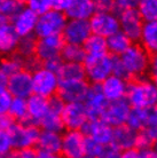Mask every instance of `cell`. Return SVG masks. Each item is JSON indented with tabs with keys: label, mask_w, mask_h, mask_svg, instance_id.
<instances>
[{
	"label": "cell",
	"mask_w": 157,
	"mask_h": 158,
	"mask_svg": "<svg viewBox=\"0 0 157 158\" xmlns=\"http://www.w3.org/2000/svg\"><path fill=\"white\" fill-rule=\"evenodd\" d=\"M143 132L151 139L154 144L157 146V114L155 112V110H154L153 116L150 117V119L147 123Z\"/></svg>",
	"instance_id": "60d3db41"
},
{
	"label": "cell",
	"mask_w": 157,
	"mask_h": 158,
	"mask_svg": "<svg viewBox=\"0 0 157 158\" xmlns=\"http://www.w3.org/2000/svg\"><path fill=\"white\" fill-rule=\"evenodd\" d=\"M23 67H24V70H27V71L32 73L36 70H38L39 68L43 67V62L36 55H32L23 59Z\"/></svg>",
	"instance_id": "ee69618b"
},
{
	"label": "cell",
	"mask_w": 157,
	"mask_h": 158,
	"mask_svg": "<svg viewBox=\"0 0 157 158\" xmlns=\"http://www.w3.org/2000/svg\"><path fill=\"white\" fill-rule=\"evenodd\" d=\"M60 80L57 73L46 67H41L32 72V88L33 94L39 95L45 99H52L57 95Z\"/></svg>",
	"instance_id": "277c9868"
},
{
	"label": "cell",
	"mask_w": 157,
	"mask_h": 158,
	"mask_svg": "<svg viewBox=\"0 0 157 158\" xmlns=\"http://www.w3.org/2000/svg\"><path fill=\"white\" fill-rule=\"evenodd\" d=\"M121 158H141V154H140V150H138L137 148H133V149L122 151Z\"/></svg>",
	"instance_id": "c3c4849f"
},
{
	"label": "cell",
	"mask_w": 157,
	"mask_h": 158,
	"mask_svg": "<svg viewBox=\"0 0 157 158\" xmlns=\"http://www.w3.org/2000/svg\"><path fill=\"white\" fill-rule=\"evenodd\" d=\"M62 120L66 131H83L90 116L84 103H67L62 111Z\"/></svg>",
	"instance_id": "ba28073f"
},
{
	"label": "cell",
	"mask_w": 157,
	"mask_h": 158,
	"mask_svg": "<svg viewBox=\"0 0 157 158\" xmlns=\"http://www.w3.org/2000/svg\"><path fill=\"white\" fill-rule=\"evenodd\" d=\"M85 142L86 136L82 131H64L61 156L63 158H83L85 156Z\"/></svg>",
	"instance_id": "30bf717a"
},
{
	"label": "cell",
	"mask_w": 157,
	"mask_h": 158,
	"mask_svg": "<svg viewBox=\"0 0 157 158\" xmlns=\"http://www.w3.org/2000/svg\"><path fill=\"white\" fill-rule=\"evenodd\" d=\"M63 13L68 20L90 21L96 13L95 1L93 0H64Z\"/></svg>",
	"instance_id": "e0dca14e"
},
{
	"label": "cell",
	"mask_w": 157,
	"mask_h": 158,
	"mask_svg": "<svg viewBox=\"0 0 157 158\" xmlns=\"http://www.w3.org/2000/svg\"><path fill=\"white\" fill-rule=\"evenodd\" d=\"M141 158H157V149L156 148H150L146 150L140 151Z\"/></svg>",
	"instance_id": "f907efd6"
},
{
	"label": "cell",
	"mask_w": 157,
	"mask_h": 158,
	"mask_svg": "<svg viewBox=\"0 0 157 158\" xmlns=\"http://www.w3.org/2000/svg\"><path fill=\"white\" fill-rule=\"evenodd\" d=\"M91 35H92V29L90 25V21L68 20L67 25L63 30L62 37L66 44L83 46Z\"/></svg>",
	"instance_id": "4fadbf2b"
},
{
	"label": "cell",
	"mask_w": 157,
	"mask_h": 158,
	"mask_svg": "<svg viewBox=\"0 0 157 158\" xmlns=\"http://www.w3.org/2000/svg\"><path fill=\"white\" fill-rule=\"evenodd\" d=\"M84 104L87 109L90 119H100L106 111L109 102L102 94L100 85H91V89Z\"/></svg>",
	"instance_id": "ffe728a7"
},
{
	"label": "cell",
	"mask_w": 157,
	"mask_h": 158,
	"mask_svg": "<svg viewBox=\"0 0 157 158\" xmlns=\"http://www.w3.org/2000/svg\"><path fill=\"white\" fill-rule=\"evenodd\" d=\"M154 110H155V112L157 114V102H156V104H155V107H154Z\"/></svg>",
	"instance_id": "680465c9"
},
{
	"label": "cell",
	"mask_w": 157,
	"mask_h": 158,
	"mask_svg": "<svg viewBox=\"0 0 157 158\" xmlns=\"http://www.w3.org/2000/svg\"><path fill=\"white\" fill-rule=\"evenodd\" d=\"M154 142L151 141V139L143 131L139 132L137 139V144H135V148L138 150H146V149H150V148H154Z\"/></svg>",
	"instance_id": "7bdbcfd3"
},
{
	"label": "cell",
	"mask_w": 157,
	"mask_h": 158,
	"mask_svg": "<svg viewBox=\"0 0 157 158\" xmlns=\"http://www.w3.org/2000/svg\"><path fill=\"white\" fill-rule=\"evenodd\" d=\"M150 56L139 43H134L122 56H119L130 81L147 77V73H149Z\"/></svg>",
	"instance_id": "7a4b0ae2"
},
{
	"label": "cell",
	"mask_w": 157,
	"mask_h": 158,
	"mask_svg": "<svg viewBox=\"0 0 157 158\" xmlns=\"http://www.w3.org/2000/svg\"><path fill=\"white\" fill-rule=\"evenodd\" d=\"M139 44L150 55L157 54V22L145 23Z\"/></svg>",
	"instance_id": "4316f807"
},
{
	"label": "cell",
	"mask_w": 157,
	"mask_h": 158,
	"mask_svg": "<svg viewBox=\"0 0 157 158\" xmlns=\"http://www.w3.org/2000/svg\"><path fill=\"white\" fill-rule=\"evenodd\" d=\"M86 80L91 85H101V84L114 75V56L110 54L103 56H86L84 61Z\"/></svg>",
	"instance_id": "3957f363"
},
{
	"label": "cell",
	"mask_w": 157,
	"mask_h": 158,
	"mask_svg": "<svg viewBox=\"0 0 157 158\" xmlns=\"http://www.w3.org/2000/svg\"><path fill=\"white\" fill-rule=\"evenodd\" d=\"M27 102L28 115H29V120L27 124L39 127L40 122L43 120V118L48 112V108H49L48 99L41 98L39 95L32 94L29 99H27Z\"/></svg>",
	"instance_id": "44dd1931"
},
{
	"label": "cell",
	"mask_w": 157,
	"mask_h": 158,
	"mask_svg": "<svg viewBox=\"0 0 157 158\" xmlns=\"http://www.w3.org/2000/svg\"><path fill=\"white\" fill-rule=\"evenodd\" d=\"M13 99H14L13 95L8 92L7 88L0 89V116L8 115Z\"/></svg>",
	"instance_id": "74e56055"
},
{
	"label": "cell",
	"mask_w": 157,
	"mask_h": 158,
	"mask_svg": "<svg viewBox=\"0 0 157 158\" xmlns=\"http://www.w3.org/2000/svg\"><path fill=\"white\" fill-rule=\"evenodd\" d=\"M138 134H139V132L132 130L127 125L115 127L111 146H114L115 148H117L118 150L121 151L133 149L137 144Z\"/></svg>",
	"instance_id": "7402d4cb"
},
{
	"label": "cell",
	"mask_w": 157,
	"mask_h": 158,
	"mask_svg": "<svg viewBox=\"0 0 157 158\" xmlns=\"http://www.w3.org/2000/svg\"><path fill=\"white\" fill-rule=\"evenodd\" d=\"M154 114V109H134L132 108L126 125L137 132L145 130L146 125Z\"/></svg>",
	"instance_id": "f1b7e54d"
},
{
	"label": "cell",
	"mask_w": 157,
	"mask_h": 158,
	"mask_svg": "<svg viewBox=\"0 0 157 158\" xmlns=\"http://www.w3.org/2000/svg\"><path fill=\"white\" fill-rule=\"evenodd\" d=\"M61 59L63 62H74V63H84L86 59V53L83 46L66 44L61 52Z\"/></svg>",
	"instance_id": "1f68e13d"
},
{
	"label": "cell",
	"mask_w": 157,
	"mask_h": 158,
	"mask_svg": "<svg viewBox=\"0 0 157 158\" xmlns=\"http://www.w3.org/2000/svg\"><path fill=\"white\" fill-rule=\"evenodd\" d=\"M6 88L13 95V98L29 99L33 94L32 73L27 70H21L20 72L11 76L7 80Z\"/></svg>",
	"instance_id": "9a60e30c"
},
{
	"label": "cell",
	"mask_w": 157,
	"mask_h": 158,
	"mask_svg": "<svg viewBox=\"0 0 157 158\" xmlns=\"http://www.w3.org/2000/svg\"><path fill=\"white\" fill-rule=\"evenodd\" d=\"M107 44H108V52H109L110 55L115 56V57H119L134 43L122 31H118L117 33H115L107 39Z\"/></svg>",
	"instance_id": "484cf974"
},
{
	"label": "cell",
	"mask_w": 157,
	"mask_h": 158,
	"mask_svg": "<svg viewBox=\"0 0 157 158\" xmlns=\"http://www.w3.org/2000/svg\"><path fill=\"white\" fill-rule=\"evenodd\" d=\"M21 70H24L23 67V57H21L19 54H13L8 56H1L0 57V71L6 77L15 75Z\"/></svg>",
	"instance_id": "f546056e"
},
{
	"label": "cell",
	"mask_w": 157,
	"mask_h": 158,
	"mask_svg": "<svg viewBox=\"0 0 157 158\" xmlns=\"http://www.w3.org/2000/svg\"><path fill=\"white\" fill-rule=\"evenodd\" d=\"M37 158H63L61 155L56 154H49V152H44V151H39L37 152Z\"/></svg>",
	"instance_id": "816d5d0a"
},
{
	"label": "cell",
	"mask_w": 157,
	"mask_h": 158,
	"mask_svg": "<svg viewBox=\"0 0 157 158\" xmlns=\"http://www.w3.org/2000/svg\"><path fill=\"white\" fill-rule=\"evenodd\" d=\"M91 89V84L85 80H76L60 83L57 95L66 103H84L86 100L88 92Z\"/></svg>",
	"instance_id": "8fae6325"
},
{
	"label": "cell",
	"mask_w": 157,
	"mask_h": 158,
	"mask_svg": "<svg viewBox=\"0 0 157 158\" xmlns=\"http://www.w3.org/2000/svg\"><path fill=\"white\" fill-rule=\"evenodd\" d=\"M60 83L67 81H76V80H85V68L83 63H74V62H63L56 72Z\"/></svg>",
	"instance_id": "d4e9b609"
},
{
	"label": "cell",
	"mask_w": 157,
	"mask_h": 158,
	"mask_svg": "<svg viewBox=\"0 0 157 158\" xmlns=\"http://www.w3.org/2000/svg\"><path fill=\"white\" fill-rule=\"evenodd\" d=\"M83 48L86 53V56H103L109 54L106 38L93 33L83 45Z\"/></svg>",
	"instance_id": "83f0119b"
},
{
	"label": "cell",
	"mask_w": 157,
	"mask_h": 158,
	"mask_svg": "<svg viewBox=\"0 0 157 158\" xmlns=\"http://www.w3.org/2000/svg\"><path fill=\"white\" fill-rule=\"evenodd\" d=\"M67 23L68 19L64 13L57 9H52L43 16H39L35 36L37 37V39H40L62 35Z\"/></svg>",
	"instance_id": "5b68a950"
},
{
	"label": "cell",
	"mask_w": 157,
	"mask_h": 158,
	"mask_svg": "<svg viewBox=\"0 0 157 158\" xmlns=\"http://www.w3.org/2000/svg\"><path fill=\"white\" fill-rule=\"evenodd\" d=\"M0 158H13V151L12 152H9V154L0 155Z\"/></svg>",
	"instance_id": "11a10c76"
},
{
	"label": "cell",
	"mask_w": 157,
	"mask_h": 158,
	"mask_svg": "<svg viewBox=\"0 0 157 158\" xmlns=\"http://www.w3.org/2000/svg\"><path fill=\"white\" fill-rule=\"evenodd\" d=\"M121 154H122V151L110 144V146L104 147L103 152L99 158H121Z\"/></svg>",
	"instance_id": "bcb514c9"
},
{
	"label": "cell",
	"mask_w": 157,
	"mask_h": 158,
	"mask_svg": "<svg viewBox=\"0 0 157 158\" xmlns=\"http://www.w3.org/2000/svg\"><path fill=\"white\" fill-rule=\"evenodd\" d=\"M103 149H104V146L86 138V142H85V155L86 156H92V157L99 158L103 152Z\"/></svg>",
	"instance_id": "ab89813d"
},
{
	"label": "cell",
	"mask_w": 157,
	"mask_h": 158,
	"mask_svg": "<svg viewBox=\"0 0 157 158\" xmlns=\"http://www.w3.org/2000/svg\"><path fill=\"white\" fill-rule=\"evenodd\" d=\"M151 79H153V83H154V85H155V87H156V89H157V76L151 77Z\"/></svg>",
	"instance_id": "9f6ffc18"
},
{
	"label": "cell",
	"mask_w": 157,
	"mask_h": 158,
	"mask_svg": "<svg viewBox=\"0 0 157 158\" xmlns=\"http://www.w3.org/2000/svg\"><path fill=\"white\" fill-rule=\"evenodd\" d=\"M14 150L12 136L8 131H0V155L9 154Z\"/></svg>",
	"instance_id": "f35d334b"
},
{
	"label": "cell",
	"mask_w": 157,
	"mask_h": 158,
	"mask_svg": "<svg viewBox=\"0 0 157 158\" xmlns=\"http://www.w3.org/2000/svg\"><path fill=\"white\" fill-rule=\"evenodd\" d=\"M37 152L38 150L36 148L13 150V158H37Z\"/></svg>",
	"instance_id": "f6af8a7d"
},
{
	"label": "cell",
	"mask_w": 157,
	"mask_h": 158,
	"mask_svg": "<svg viewBox=\"0 0 157 158\" xmlns=\"http://www.w3.org/2000/svg\"><path fill=\"white\" fill-rule=\"evenodd\" d=\"M7 80H8V77L2 73V72L0 71V89H4L7 87Z\"/></svg>",
	"instance_id": "db71d44e"
},
{
	"label": "cell",
	"mask_w": 157,
	"mask_h": 158,
	"mask_svg": "<svg viewBox=\"0 0 157 158\" xmlns=\"http://www.w3.org/2000/svg\"><path fill=\"white\" fill-rule=\"evenodd\" d=\"M126 100L134 109H154L157 102V89L150 77L129 81Z\"/></svg>",
	"instance_id": "6da1fadb"
},
{
	"label": "cell",
	"mask_w": 157,
	"mask_h": 158,
	"mask_svg": "<svg viewBox=\"0 0 157 158\" xmlns=\"http://www.w3.org/2000/svg\"><path fill=\"white\" fill-rule=\"evenodd\" d=\"M149 73L151 77L157 76V54L150 56V64H149Z\"/></svg>",
	"instance_id": "681fc988"
},
{
	"label": "cell",
	"mask_w": 157,
	"mask_h": 158,
	"mask_svg": "<svg viewBox=\"0 0 157 158\" xmlns=\"http://www.w3.org/2000/svg\"><path fill=\"white\" fill-rule=\"evenodd\" d=\"M36 47H37V37H24V38L20 39V44H19L16 54H19L23 59L36 55Z\"/></svg>",
	"instance_id": "d590c367"
},
{
	"label": "cell",
	"mask_w": 157,
	"mask_h": 158,
	"mask_svg": "<svg viewBox=\"0 0 157 158\" xmlns=\"http://www.w3.org/2000/svg\"><path fill=\"white\" fill-rule=\"evenodd\" d=\"M20 36L13 29L12 24L0 31V55L8 56L15 54L20 44Z\"/></svg>",
	"instance_id": "cb8c5ba5"
},
{
	"label": "cell",
	"mask_w": 157,
	"mask_h": 158,
	"mask_svg": "<svg viewBox=\"0 0 157 158\" xmlns=\"http://www.w3.org/2000/svg\"><path fill=\"white\" fill-rule=\"evenodd\" d=\"M95 6H96V12H112L114 1H111V0H96Z\"/></svg>",
	"instance_id": "7dc6e473"
},
{
	"label": "cell",
	"mask_w": 157,
	"mask_h": 158,
	"mask_svg": "<svg viewBox=\"0 0 157 158\" xmlns=\"http://www.w3.org/2000/svg\"><path fill=\"white\" fill-rule=\"evenodd\" d=\"M25 7L27 4L22 0H0V14L5 15L9 20H13Z\"/></svg>",
	"instance_id": "e575fe53"
},
{
	"label": "cell",
	"mask_w": 157,
	"mask_h": 158,
	"mask_svg": "<svg viewBox=\"0 0 157 158\" xmlns=\"http://www.w3.org/2000/svg\"><path fill=\"white\" fill-rule=\"evenodd\" d=\"M25 4L28 8H30L38 16H43L44 14L54 9L53 0H28L25 1Z\"/></svg>",
	"instance_id": "8d00e7d4"
},
{
	"label": "cell",
	"mask_w": 157,
	"mask_h": 158,
	"mask_svg": "<svg viewBox=\"0 0 157 158\" xmlns=\"http://www.w3.org/2000/svg\"><path fill=\"white\" fill-rule=\"evenodd\" d=\"M86 138L93 140L95 142L100 143L107 147L111 144L114 127L108 125L102 119H90L85 127L82 131Z\"/></svg>",
	"instance_id": "5bb4252c"
},
{
	"label": "cell",
	"mask_w": 157,
	"mask_h": 158,
	"mask_svg": "<svg viewBox=\"0 0 157 158\" xmlns=\"http://www.w3.org/2000/svg\"><path fill=\"white\" fill-rule=\"evenodd\" d=\"M9 24H11V20L5 15H2V14H0V31L6 28L7 25H9Z\"/></svg>",
	"instance_id": "f5cc1de1"
},
{
	"label": "cell",
	"mask_w": 157,
	"mask_h": 158,
	"mask_svg": "<svg viewBox=\"0 0 157 158\" xmlns=\"http://www.w3.org/2000/svg\"><path fill=\"white\" fill-rule=\"evenodd\" d=\"M131 110H132V107L126 99L116 101V102H109L101 119L114 128L123 126V125H126Z\"/></svg>",
	"instance_id": "2e32d148"
},
{
	"label": "cell",
	"mask_w": 157,
	"mask_h": 158,
	"mask_svg": "<svg viewBox=\"0 0 157 158\" xmlns=\"http://www.w3.org/2000/svg\"><path fill=\"white\" fill-rule=\"evenodd\" d=\"M137 8L145 23L157 22V0H141Z\"/></svg>",
	"instance_id": "836d02e7"
},
{
	"label": "cell",
	"mask_w": 157,
	"mask_h": 158,
	"mask_svg": "<svg viewBox=\"0 0 157 158\" xmlns=\"http://www.w3.org/2000/svg\"><path fill=\"white\" fill-rule=\"evenodd\" d=\"M121 31L129 37L133 43H139L145 27V22L140 16L138 8H131L124 10L118 15Z\"/></svg>",
	"instance_id": "9c48e42d"
},
{
	"label": "cell",
	"mask_w": 157,
	"mask_h": 158,
	"mask_svg": "<svg viewBox=\"0 0 157 158\" xmlns=\"http://www.w3.org/2000/svg\"><path fill=\"white\" fill-rule=\"evenodd\" d=\"M39 127L41 131H49V132H56V133H63L66 131L64 125H63L62 115L52 112L49 110L47 115L40 122Z\"/></svg>",
	"instance_id": "d6a6232c"
},
{
	"label": "cell",
	"mask_w": 157,
	"mask_h": 158,
	"mask_svg": "<svg viewBox=\"0 0 157 158\" xmlns=\"http://www.w3.org/2000/svg\"><path fill=\"white\" fill-rule=\"evenodd\" d=\"M100 88L108 102H116L126 99L129 81L118 76L111 75L100 85Z\"/></svg>",
	"instance_id": "d6986e66"
},
{
	"label": "cell",
	"mask_w": 157,
	"mask_h": 158,
	"mask_svg": "<svg viewBox=\"0 0 157 158\" xmlns=\"http://www.w3.org/2000/svg\"><path fill=\"white\" fill-rule=\"evenodd\" d=\"M139 1H133V0H116L114 1V9L112 13L116 15H119L124 10L131 9V8H137Z\"/></svg>",
	"instance_id": "b9f144b4"
},
{
	"label": "cell",
	"mask_w": 157,
	"mask_h": 158,
	"mask_svg": "<svg viewBox=\"0 0 157 158\" xmlns=\"http://www.w3.org/2000/svg\"><path fill=\"white\" fill-rule=\"evenodd\" d=\"M8 132L12 136L14 150H19V149L36 148L41 130L38 126L30 124L14 123Z\"/></svg>",
	"instance_id": "8992f818"
},
{
	"label": "cell",
	"mask_w": 157,
	"mask_h": 158,
	"mask_svg": "<svg viewBox=\"0 0 157 158\" xmlns=\"http://www.w3.org/2000/svg\"><path fill=\"white\" fill-rule=\"evenodd\" d=\"M90 25L93 35L106 39L121 31L119 19L112 12H96L90 20Z\"/></svg>",
	"instance_id": "52a82bcc"
},
{
	"label": "cell",
	"mask_w": 157,
	"mask_h": 158,
	"mask_svg": "<svg viewBox=\"0 0 157 158\" xmlns=\"http://www.w3.org/2000/svg\"><path fill=\"white\" fill-rule=\"evenodd\" d=\"M66 45L62 35L37 39L36 56L44 63L57 57H61V52Z\"/></svg>",
	"instance_id": "7c38bea8"
},
{
	"label": "cell",
	"mask_w": 157,
	"mask_h": 158,
	"mask_svg": "<svg viewBox=\"0 0 157 158\" xmlns=\"http://www.w3.org/2000/svg\"><path fill=\"white\" fill-rule=\"evenodd\" d=\"M83 158H98V157H92V156H86V155H85Z\"/></svg>",
	"instance_id": "6f0895ef"
},
{
	"label": "cell",
	"mask_w": 157,
	"mask_h": 158,
	"mask_svg": "<svg viewBox=\"0 0 157 158\" xmlns=\"http://www.w3.org/2000/svg\"><path fill=\"white\" fill-rule=\"evenodd\" d=\"M61 147H62V133L49 132V131H41L38 139L36 149L44 152L61 155Z\"/></svg>",
	"instance_id": "603a6c76"
},
{
	"label": "cell",
	"mask_w": 157,
	"mask_h": 158,
	"mask_svg": "<svg viewBox=\"0 0 157 158\" xmlns=\"http://www.w3.org/2000/svg\"><path fill=\"white\" fill-rule=\"evenodd\" d=\"M38 19L39 16L36 15L30 8L25 7L13 20H11V24L20 38H24L35 36Z\"/></svg>",
	"instance_id": "ac0fdd59"
},
{
	"label": "cell",
	"mask_w": 157,
	"mask_h": 158,
	"mask_svg": "<svg viewBox=\"0 0 157 158\" xmlns=\"http://www.w3.org/2000/svg\"><path fill=\"white\" fill-rule=\"evenodd\" d=\"M8 116L15 123L27 124L29 120L27 99L14 98L12 104H11V108H9V111H8Z\"/></svg>",
	"instance_id": "4dcf8cb0"
},
{
	"label": "cell",
	"mask_w": 157,
	"mask_h": 158,
	"mask_svg": "<svg viewBox=\"0 0 157 158\" xmlns=\"http://www.w3.org/2000/svg\"><path fill=\"white\" fill-rule=\"evenodd\" d=\"M156 149H157V146H156Z\"/></svg>",
	"instance_id": "91938a15"
}]
</instances>
